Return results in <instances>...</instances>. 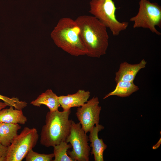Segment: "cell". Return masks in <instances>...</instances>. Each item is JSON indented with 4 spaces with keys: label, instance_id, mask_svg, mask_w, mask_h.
Wrapping results in <instances>:
<instances>
[{
    "label": "cell",
    "instance_id": "1",
    "mask_svg": "<svg viewBox=\"0 0 161 161\" xmlns=\"http://www.w3.org/2000/svg\"><path fill=\"white\" fill-rule=\"evenodd\" d=\"M75 21L87 50L86 55L99 58L105 54L109 45V36L106 27L93 16H80Z\"/></svg>",
    "mask_w": 161,
    "mask_h": 161
},
{
    "label": "cell",
    "instance_id": "2",
    "mask_svg": "<svg viewBox=\"0 0 161 161\" xmlns=\"http://www.w3.org/2000/svg\"><path fill=\"white\" fill-rule=\"evenodd\" d=\"M51 35L58 47L70 55H86L87 50L80 34V29L75 20L68 17L61 18Z\"/></svg>",
    "mask_w": 161,
    "mask_h": 161
},
{
    "label": "cell",
    "instance_id": "3",
    "mask_svg": "<svg viewBox=\"0 0 161 161\" xmlns=\"http://www.w3.org/2000/svg\"><path fill=\"white\" fill-rule=\"evenodd\" d=\"M71 112V109L47 112L45 124L42 128L40 134L41 145L47 147H53L65 141L70 131L72 120L69 117Z\"/></svg>",
    "mask_w": 161,
    "mask_h": 161
},
{
    "label": "cell",
    "instance_id": "4",
    "mask_svg": "<svg viewBox=\"0 0 161 161\" xmlns=\"http://www.w3.org/2000/svg\"><path fill=\"white\" fill-rule=\"evenodd\" d=\"M89 4V13L109 28L114 36L118 35L127 28L128 22H120L117 19V8L113 0H91Z\"/></svg>",
    "mask_w": 161,
    "mask_h": 161
},
{
    "label": "cell",
    "instance_id": "5",
    "mask_svg": "<svg viewBox=\"0 0 161 161\" xmlns=\"http://www.w3.org/2000/svg\"><path fill=\"white\" fill-rule=\"evenodd\" d=\"M39 138L35 128L24 127L7 147L4 161H21L36 145Z\"/></svg>",
    "mask_w": 161,
    "mask_h": 161
},
{
    "label": "cell",
    "instance_id": "6",
    "mask_svg": "<svg viewBox=\"0 0 161 161\" xmlns=\"http://www.w3.org/2000/svg\"><path fill=\"white\" fill-rule=\"evenodd\" d=\"M137 14L129 21L134 22V28L142 27L149 29L157 35H161L156 26L161 27V7L156 3H151L148 0H140Z\"/></svg>",
    "mask_w": 161,
    "mask_h": 161
},
{
    "label": "cell",
    "instance_id": "7",
    "mask_svg": "<svg viewBox=\"0 0 161 161\" xmlns=\"http://www.w3.org/2000/svg\"><path fill=\"white\" fill-rule=\"evenodd\" d=\"M88 136L80 124L72 120L70 133L65 142L70 143L72 150L67 151L68 155L73 161H89L91 148L88 144Z\"/></svg>",
    "mask_w": 161,
    "mask_h": 161
},
{
    "label": "cell",
    "instance_id": "8",
    "mask_svg": "<svg viewBox=\"0 0 161 161\" xmlns=\"http://www.w3.org/2000/svg\"><path fill=\"white\" fill-rule=\"evenodd\" d=\"M97 97H94L77 108V117L86 133L90 132L94 125L99 124L101 107Z\"/></svg>",
    "mask_w": 161,
    "mask_h": 161
},
{
    "label": "cell",
    "instance_id": "9",
    "mask_svg": "<svg viewBox=\"0 0 161 161\" xmlns=\"http://www.w3.org/2000/svg\"><path fill=\"white\" fill-rule=\"evenodd\" d=\"M146 64L147 61L144 59L137 64H130L126 61L122 63L118 71L115 73V82H134L137 73L140 70L145 68Z\"/></svg>",
    "mask_w": 161,
    "mask_h": 161
},
{
    "label": "cell",
    "instance_id": "10",
    "mask_svg": "<svg viewBox=\"0 0 161 161\" xmlns=\"http://www.w3.org/2000/svg\"><path fill=\"white\" fill-rule=\"evenodd\" d=\"M90 95L89 91L79 89L75 93L58 96V100L63 111H67L72 107H79L88 101Z\"/></svg>",
    "mask_w": 161,
    "mask_h": 161
},
{
    "label": "cell",
    "instance_id": "11",
    "mask_svg": "<svg viewBox=\"0 0 161 161\" xmlns=\"http://www.w3.org/2000/svg\"><path fill=\"white\" fill-rule=\"evenodd\" d=\"M104 127L101 124H97L94 126L89 132V139L91 143L90 146L92 148L91 154L94 156L95 161H103V154L107 147V145L103 142L102 139L98 137V132L104 129Z\"/></svg>",
    "mask_w": 161,
    "mask_h": 161
},
{
    "label": "cell",
    "instance_id": "12",
    "mask_svg": "<svg viewBox=\"0 0 161 161\" xmlns=\"http://www.w3.org/2000/svg\"><path fill=\"white\" fill-rule=\"evenodd\" d=\"M34 106L40 107L41 105L46 106L51 112L58 110L60 105L58 100V96L50 89H47L41 93L37 98L30 103Z\"/></svg>",
    "mask_w": 161,
    "mask_h": 161
},
{
    "label": "cell",
    "instance_id": "13",
    "mask_svg": "<svg viewBox=\"0 0 161 161\" xmlns=\"http://www.w3.org/2000/svg\"><path fill=\"white\" fill-rule=\"evenodd\" d=\"M10 106L0 110V123L20 124L24 125L27 121L22 110L14 109Z\"/></svg>",
    "mask_w": 161,
    "mask_h": 161
},
{
    "label": "cell",
    "instance_id": "14",
    "mask_svg": "<svg viewBox=\"0 0 161 161\" xmlns=\"http://www.w3.org/2000/svg\"><path fill=\"white\" fill-rule=\"evenodd\" d=\"M21 128L18 124L0 123V143L8 147Z\"/></svg>",
    "mask_w": 161,
    "mask_h": 161
},
{
    "label": "cell",
    "instance_id": "15",
    "mask_svg": "<svg viewBox=\"0 0 161 161\" xmlns=\"http://www.w3.org/2000/svg\"><path fill=\"white\" fill-rule=\"evenodd\" d=\"M115 89L106 95L103 98L105 99L112 96H116L121 97L129 96L139 89V87L134 82L119 81L117 83Z\"/></svg>",
    "mask_w": 161,
    "mask_h": 161
},
{
    "label": "cell",
    "instance_id": "16",
    "mask_svg": "<svg viewBox=\"0 0 161 161\" xmlns=\"http://www.w3.org/2000/svg\"><path fill=\"white\" fill-rule=\"evenodd\" d=\"M54 161H73L68 155V149L72 148L71 144H68L65 141L61 142L59 144L53 147Z\"/></svg>",
    "mask_w": 161,
    "mask_h": 161
},
{
    "label": "cell",
    "instance_id": "17",
    "mask_svg": "<svg viewBox=\"0 0 161 161\" xmlns=\"http://www.w3.org/2000/svg\"><path fill=\"white\" fill-rule=\"evenodd\" d=\"M53 153L49 154H40L31 149L25 158L26 161H53Z\"/></svg>",
    "mask_w": 161,
    "mask_h": 161
},
{
    "label": "cell",
    "instance_id": "18",
    "mask_svg": "<svg viewBox=\"0 0 161 161\" xmlns=\"http://www.w3.org/2000/svg\"><path fill=\"white\" fill-rule=\"evenodd\" d=\"M0 100L6 103L8 106H12L15 109L22 110L27 105V103L19 100L17 97L10 98L0 94Z\"/></svg>",
    "mask_w": 161,
    "mask_h": 161
},
{
    "label": "cell",
    "instance_id": "19",
    "mask_svg": "<svg viewBox=\"0 0 161 161\" xmlns=\"http://www.w3.org/2000/svg\"><path fill=\"white\" fill-rule=\"evenodd\" d=\"M7 150V147L0 143V161H4Z\"/></svg>",
    "mask_w": 161,
    "mask_h": 161
},
{
    "label": "cell",
    "instance_id": "20",
    "mask_svg": "<svg viewBox=\"0 0 161 161\" xmlns=\"http://www.w3.org/2000/svg\"><path fill=\"white\" fill-rule=\"evenodd\" d=\"M7 106H8L7 104L4 102H3L0 101V110L5 108Z\"/></svg>",
    "mask_w": 161,
    "mask_h": 161
}]
</instances>
